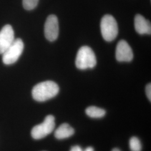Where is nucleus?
I'll use <instances>...</instances> for the list:
<instances>
[{
    "mask_svg": "<svg viewBox=\"0 0 151 151\" xmlns=\"http://www.w3.org/2000/svg\"><path fill=\"white\" fill-rule=\"evenodd\" d=\"M24 48V43L21 39H15L11 45L2 54V61L4 64H14L22 55Z\"/></svg>",
    "mask_w": 151,
    "mask_h": 151,
    "instance_id": "nucleus-4",
    "label": "nucleus"
},
{
    "mask_svg": "<svg viewBox=\"0 0 151 151\" xmlns=\"http://www.w3.org/2000/svg\"><path fill=\"white\" fill-rule=\"evenodd\" d=\"M44 35L49 42H54L59 35V24L57 17L50 15L47 17L44 25Z\"/></svg>",
    "mask_w": 151,
    "mask_h": 151,
    "instance_id": "nucleus-6",
    "label": "nucleus"
},
{
    "mask_svg": "<svg viewBox=\"0 0 151 151\" xmlns=\"http://www.w3.org/2000/svg\"><path fill=\"white\" fill-rule=\"evenodd\" d=\"M83 150L82 149L80 146H74L71 147L70 151H83Z\"/></svg>",
    "mask_w": 151,
    "mask_h": 151,
    "instance_id": "nucleus-15",
    "label": "nucleus"
},
{
    "mask_svg": "<svg viewBox=\"0 0 151 151\" xmlns=\"http://www.w3.org/2000/svg\"><path fill=\"white\" fill-rule=\"evenodd\" d=\"M75 63L76 67L82 70L95 67L96 58L92 49L88 46L81 47L77 54Z\"/></svg>",
    "mask_w": 151,
    "mask_h": 151,
    "instance_id": "nucleus-2",
    "label": "nucleus"
},
{
    "mask_svg": "<svg viewBox=\"0 0 151 151\" xmlns=\"http://www.w3.org/2000/svg\"><path fill=\"white\" fill-rule=\"evenodd\" d=\"M75 130L67 123L61 124L55 130L54 136L58 139H64L70 137L74 134Z\"/></svg>",
    "mask_w": 151,
    "mask_h": 151,
    "instance_id": "nucleus-10",
    "label": "nucleus"
},
{
    "mask_svg": "<svg viewBox=\"0 0 151 151\" xmlns=\"http://www.w3.org/2000/svg\"><path fill=\"white\" fill-rule=\"evenodd\" d=\"M115 57L116 60L120 62H129L133 60L132 49L125 40H122L117 44Z\"/></svg>",
    "mask_w": 151,
    "mask_h": 151,
    "instance_id": "nucleus-7",
    "label": "nucleus"
},
{
    "mask_svg": "<svg viewBox=\"0 0 151 151\" xmlns=\"http://www.w3.org/2000/svg\"><path fill=\"white\" fill-rule=\"evenodd\" d=\"M95 151L93 148H92V147H88L86 148L84 151Z\"/></svg>",
    "mask_w": 151,
    "mask_h": 151,
    "instance_id": "nucleus-16",
    "label": "nucleus"
},
{
    "mask_svg": "<svg viewBox=\"0 0 151 151\" xmlns=\"http://www.w3.org/2000/svg\"><path fill=\"white\" fill-rule=\"evenodd\" d=\"M39 0H22L24 8L27 10H32L38 5Z\"/></svg>",
    "mask_w": 151,
    "mask_h": 151,
    "instance_id": "nucleus-13",
    "label": "nucleus"
},
{
    "mask_svg": "<svg viewBox=\"0 0 151 151\" xmlns=\"http://www.w3.org/2000/svg\"><path fill=\"white\" fill-rule=\"evenodd\" d=\"M14 31L10 25H6L0 31V54H3L14 41Z\"/></svg>",
    "mask_w": 151,
    "mask_h": 151,
    "instance_id": "nucleus-8",
    "label": "nucleus"
},
{
    "mask_svg": "<svg viewBox=\"0 0 151 151\" xmlns=\"http://www.w3.org/2000/svg\"><path fill=\"white\" fill-rule=\"evenodd\" d=\"M146 92L147 96L150 101H151V84L148 83L146 87Z\"/></svg>",
    "mask_w": 151,
    "mask_h": 151,
    "instance_id": "nucleus-14",
    "label": "nucleus"
},
{
    "mask_svg": "<svg viewBox=\"0 0 151 151\" xmlns=\"http://www.w3.org/2000/svg\"><path fill=\"white\" fill-rule=\"evenodd\" d=\"M129 147L131 151H141L142 146L140 140L137 137H133L130 139Z\"/></svg>",
    "mask_w": 151,
    "mask_h": 151,
    "instance_id": "nucleus-12",
    "label": "nucleus"
},
{
    "mask_svg": "<svg viewBox=\"0 0 151 151\" xmlns=\"http://www.w3.org/2000/svg\"><path fill=\"white\" fill-rule=\"evenodd\" d=\"M55 118L52 115H47L41 124L35 126L31 132V135L35 139H40L50 134L55 128Z\"/></svg>",
    "mask_w": 151,
    "mask_h": 151,
    "instance_id": "nucleus-5",
    "label": "nucleus"
},
{
    "mask_svg": "<svg viewBox=\"0 0 151 151\" xmlns=\"http://www.w3.org/2000/svg\"><path fill=\"white\" fill-rule=\"evenodd\" d=\"M121 151L118 148H114L113 150H112V151Z\"/></svg>",
    "mask_w": 151,
    "mask_h": 151,
    "instance_id": "nucleus-17",
    "label": "nucleus"
},
{
    "mask_svg": "<svg viewBox=\"0 0 151 151\" xmlns=\"http://www.w3.org/2000/svg\"><path fill=\"white\" fill-rule=\"evenodd\" d=\"M58 85L53 81H46L39 83L33 87V99L38 102H44L55 97L59 92Z\"/></svg>",
    "mask_w": 151,
    "mask_h": 151,
    "instance_id": "nucleus-1",
    "label": "nucleus"
},
{
    "mask_svg": "<svg viewBox=\"0 0 151 151\" xmlns=\"http://www.w3.org/2000/svg\"><path fill=\"white\" fill-rule=\"evenodd\" d=\"M134 27L136 32L141 35H151V22L140 14L134 17Z\"/></svg>",
    "mask_w": 151,
    "mask_h": 151,
    "instance_id": "nucleus-9",
    "label": "nucleus"
},
{
    "mask_svg": "<svg viewBox=\"0 0 151 151\" xmlns=\"http://www.w3.org/2000/svg\"><path fill=\"white\" fill-rule=\"evenodd\" d=\"M101 32L104 40L111 42L118 34V27L116 20L110 15L104 16L100 23Z\"/></svg>",
    "mask_w": 151,
    "mask_h": 151,
    "instance_id": "nucleus-3",
    "label": "nucleus"
},
{
    "mask_svg": "<svg viewBox=\"0 0 151 151\" xmlns=\"http://www.w3.org/2000/svg\"><path fill=\"white\" fill-rule=\"evenodd\" d=\"M86 114L91 118H101L105 115L106 111L101 108L91 106L86 109Z\"/></svg>",
    "mask_w": 151,
    "mask_h": 151,
    "instance_id": "nucleus-11",
    "label": "nucleus"
}]
</instances>
